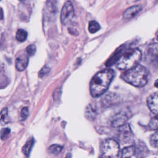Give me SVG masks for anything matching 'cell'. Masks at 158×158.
Here are the masks:
<instances>
[{
    "label": "cell",
    "instance_id": "1",
    "mask_svg": "<svg viewBox=\"0 0 158 158\" xmlns=\"http://www.w3.org/2000/svg\"><path fill=\"white\" fill-rule=\"evenodd\" d=\"M114 77V71L112 69H105L98 72L90 81L89 89L91 96L96 98L104 94L109 88Z\"/></svg>",
    "mask_w": 158,
    "mask_h": 158
},
{
    "label": "cell",
    "instance_id": "2",
    "mask_svg": "<svg viewBox=\"0 0 158 158\" xmlns=\"http://www.w3.org/2000/svg\"><path fill=\"white\" fill-rule=\"evenodd\" d=\"M121 77L127 83L134 86L142 87L147 83L148 71L143 65H137L127 70L122 74Z\"/></svg>",
    "mask_w": 158,
    "mask_h": 158
},
{
    "label": "cell",
    "instance_id": "3",
    "mask_svg": "<svg viewBox=\"0 0 158 158\" xmlns=\"http://www.w3.org/2000/svg\"><path fill=\"white\" fill-rule=\"evenodd\" d=\"M141 58L138 49H128L119 55L116 60V67L120 70H128L137 65Z\"/></svg>",
    "mask_w": 158,
    "mask_h": 158
},
{
    "label": "cell",
    "instance_id": "4",
    "mask_svg": "<svg viewBox=\"0 0 158 158\" xmlns=\"http://www.w3.org/2000/svg\"><path fill=\"white\" fill-rule=\"evenodd\" d=\"M101 156L104 157H117L120 148L118 143L113 139H108L103 141L101 147Z\"/></svg>",
    "mask_w": 158,
    "mask_h": 158
},
{
    "label": "cell",
    "instance_id": "5",
    "mask_svg": "<svg viewBox=\"0 0 158 158\" xmlns=\"http://www.w3.org/2000/svg\"><path fill=\"white\" fill-rule=\"evenodd\" d=\"M74 16V9L70 1H67L64 5L60 12V20L62 24L67 25Z\"/></svg>",
    "mask_w": 158,
    "mask_h": 158
},
{
    "label": "cell",
    "instance_id": "6",
    "mask_svg": "<svg viewBox=\"0 0 158 158\" xmlns=\"http://www.w3.org/2000/svg\"><path fill=\"white\" fill-rule=\"evenodd\" d=\"M146 57L152 64L158 67V43H152L148 46Z\"/></svg>",
    "mask_w": 158,
    "mask_h": 158
},
{
    "label": "cell",
    "instance_id": "7",
    "mask_svg": "<svg viewBox=\"0 0 158 158\" xmlns=\"http://www.w3.org/2000/svg\"><path fill=\"white\" fill-rule=\"evenodd\" d=\"M128 118V117L127 114L124 112H120L113 117L111 122V125L112 127L115 128L122 127L125 123Z\"/></svg>",
    "mask_w": 158,
    "mask_h": 158
},
{
    "label": "cell",
    "instance_id": "8",
    "mask_svg": "<svg viewBox=\"0 0 158 158\" xmlns=\"http://www.w3.org/2000/svg\"><path fill=\"white\" fill-rule=\"evenodd\" d=\"M149 110L156 115L158 114V91L150 95L147 99Z\"/></svg>",
    "mask_w": 158,
    "mask_h": 158
},
{
    "label": "cell",
    "instance_id": "9",
    "mask_svg": "<svg viewBox=\"0 0 158 158\" xmlns=\"http://www.w3.org/2000/svg\"><path fill=\"white\" fill-rule=\"evenodd\" d=\"M28 64V54H25L19 55L15 60V67L19 71L24 70Z\"/></svg>",
    "mask_w": 158,
    "mask_h": 158
},
{
    "label": "cell",
    "instance_id": "10",
    "mask_svg": "<svg viewBox=\"0 0 158 158\" xmlns=\"http://www.w3.org/2000/svg\"><path fill=\"white\" fill-rule=\"evenodd\" d=\"M143 7L140 5H136L128 8L123 13V17L124 19H130L136 16L141 10Z\"/></svg>",
    "mask_w": 158,
    "mask_h": 158
},
{
    "label": "cell",
    "instance_id": "11",
    "mask_svg": "<svg viewBox=\"0 0 158 158\" xmlns=\"http://www.w3.org/2000/svg\"><path fill=\"white\" fill-rule=\"evenodd\" d=\"M137 148L133 146H130L123 148L121 152L122 157H137Z\"/></svg>",
    "mask_w": 158,
    "mask_h": 158
},
{
    "label": "cell",
    "instance_id": "12",
    "mask_svg": "<svg viewBox=\"0 0 158 158\" xmlns=\"http://www.w3.org/2000/svg\"><path fill=\"white\" fill-rule=\"evenodd\" d=\"M96 110L94 106L91 104H88L85 110V115L88 120H94L96 115Z\"/></svg>",
    "mask_w": 158,
    "mask_h": 158
},
{
    "label": "cell",
    "instance_id": "13",
    "mask_svg": "<svg viewBox=\"0 0 158 158\" xmlns=\"http://www.w3.org/2000/svg\"><path fill=\"white\" fill-rule=\"evenodd\" d=\"M33 143H34V140L33 138H31V139H29L24 144V146L22 148V152L25 155L28 156L30 154L31 150V148L33 147Z\"/></svg>",
    "mask_w": 158,
    "mask_h": 158
},
{
    "label": "cell",
    "instance_id": "14",
    "mask_svg": "<svg viewBox=\"0 0 158 158\" xmlns=\"http://www.w3.org/2000/svg\"><path fill=\"white\" fill-rule=\"evenodd\" d=\"M28 36L27 32L23 29H19L16 33V40L19 42H23L26 40Z\"/></svg>",
    "mask_w": 158,
    "mask_h": 158
},
{
    "label": "cell",
    "instance_id": "15",
    "mask_svg": "<svg viewBox=\"0 0 158 158\" xmlns=\"http://www.w3.org/2000/svg\"><path fill=\"white\" fill-rule=\"evenodd\" d=\"M63 149V146L59 144H52L48 148V151L49 153L57 155L61 152Z\"/></svg>",
    "mask_w": 158,
    "mask_h": 158
},
{
    "label": "cell",
    "instance_id": "16",
    "mask_svg": "<svg viewBox=\"0 0 158 158\" xmlns=\"http://www.w3.org/2000/svg\"><path fill=\"white\" fill-rule=\"evenodd\" d=\"M100 29L99 24L95 20H91L89 22L88 30L91 33H94Z\"/></svg>",
    "mask_w": 158,
    "mask_h": 158
},
{
    "label": "cell",
    "instance_id": "17",
    "mask_svg": "<svg viewBox=\"0 0 158 158\" xmlns=\"http://www.w3.org/2000/svg\"><path fill=\"white\" fill-rule=\"evenodd\" d=\"M148 125L150 129L152 130H158V114L151 119Z\"/></svg>",
    "mask_w": 158,
    "mask_h": 158
},
{
    "label": "cell",
    "instance_id": "18",
    "mask_svg": "<svg viewBox=\"0 0 158 158\" xmlns=\"http://www.w3.org/2000/svg\"><path fill=\"white\" fill-rule=\"evenodd\" d=\"M150 143L152 147L158 148V131L151 136Z\"/></svg>",
    "mask_w": 158,
    "mask_h": 158
},
{
    "label": "cell",
    "instance_id": "19",
    "mask_svg": "<svg viewBox=\"0 0 158 158\" xmlns=\"http://www.w3.org/2000/svg\"><path fill=\"white\" fill-rule=\"evenodd\" d=\"M28 114H29V111H28V107H23L20 111V117H19L20 120H21V121L25 120L28 116Z\"/></svg>",
    "mask_w": 158,
    "mask_h": 158
},
{
    "label": "cell",
    "instance_id": "20",
    "mask_svg": "<svg viewBox=\"0 0 158 158\" xmlns=\"http://www.w3.org/2000/svg\"><path fill=\"white\" fill-rule=\"evenodd\" d=\"M26 52L30 56H32L36 52V46L35 44H30L26 48Z\"/></svg>",
    "mask_w": 158,
    "mask_h": 158
},
{
    "label": "cell",
    "instance_id": "21",
    "mask_svg": "<svg viewBox=\"0 0 158 158\" xmlns=\"http://www.w3.org/2000/svg\"><path fill=\"white\" fill-rule=\"evenodd\" d=\"M1 122H4L5 123L8 122L7 108H4L1 112Z\"/></svg>",
    "mask_w": 158,
    "mask_h": 158
},
{
    "label": "cell",
    "instance_id": "22",
    "mask_svg": "<svg viewBox=\"0 0 158 158\" xmlns=\"http://www.w3.org/2000/svg\"><path fill=\"white\" fill-rule=\"evenodd\" d=\"M10 131V130L9 128H3L1 130V139L2 140L7 139V137L9 136V135Z\"/></svg>",
    "mask_w": 158,
    "mask_h": 158
},
{
    "label": "cell",
    "instance_id": "23",
    "mask_svg": "<svg viewBox=\"0 0 158 158\" xmlns=\"http://www.w3.org/2000/svg\"><path fill=\"white\" fill-rule=\"evenodd\" d=\"M49 69L48 67H46V66L43 67L41 69L40 72H39V77H41V78L44 77L46 75L48 74V73L49 72Z\"/></svg>",
    "mask_w": 158,
    "mask_h": 158
},
{
    "label": "cell",
    "instance_id": "24",
    "mask_svg": "<svg viewBox=\"0 0 158 158\" xmlns=\"http://www.w3.org/2000/svg\"><path fill=\"white\" fill-rule=\"evenodd\" d=\"M154 86L157 88H158V79L155 81V83H154Z\"/></svg>",
    "mask_w": 158,
    "mask_h": 158
},
{
    "label": "cell",
    "instance_id": "25",
    "mask_svg": "<svg viewBox=\"0 0 158 158\" xmlns=\"http://www.w3.org/2000/svg\"><path fill=\"white\" fill-rule=\"evenodd\" d=\"M2 14H2V10L1 9V19L3 18V17H3V16H2Z\"/></svg>",
    "mask_w": 158,
    "mask_h": 158
},
{
    "label": "cell",
    "instance_id": "26",
    "mask_svg": "<svg viewBox=\"0 0 158 158\" xmlns=\"http://www.w3.org/2000/svg\"><path fill=\"white\" fill-rule=\"evenodd\" d=\"M156 38H157V40H158V31H157V34H156Z\"/></svg>",
    "mask_w": 158,
    "mask_h": 158
},
{
    "label": "cell",
    "instance_id": "27",
    "mask_svg": "<svg viewBox=\"0 0 158 158\" xmlns=\"http://www.w3.org/2000/svg\"><path fill=\"white\" fill-rule=\"evenodd\" d=\"M19 1H24V0H19Z\"/></svg>",
    "mask_w": 158,
    "mask_h": 158
}]
</instances>
